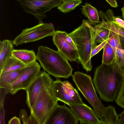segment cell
<instances>
[{
  "label": "cell",
  "instance_id": "cell-29",
  "mask_svg": "<svg viewBox=\"0 0 124 124\" xmlns=\"http://www.w3.org/2000/svg\"><path fill=\"white\" fill-rule=\"evenodd\" d=\"M113 20L121 27L124 28V21L121 18L120 16H114Z\"/></svg>",
  "mask_w": 124,
  "mask_h": 124
},
{
  "label": "cell",
  "instance_id": "cell-4",
  "mask_svg": "<svg viewBox=\"0 0 124 124\" xmlns=\"http://www.w3.org/2000/svg\"><path fill=\"white\" fill-rule=\"evenodd\" d=\"M72 76L78 90L92 106L97 116L101 118L104 114L106 107L97 96L91 76L77 71Z\"/></svg>",
  "mask_w": 124,
  "mask_h": 124
},
{
  "label": "cell",
  "instance_id": "cell-3",
  "mask_svg": "<svg viewBox=\"0 0 124 124\" xmlns=\"http://www.w3.org/2000/svg\"><path fill=\"white\" fill-rule=\"evenodd\" d=\"M36 56L44 70L57 79L68 78L72 75L73 69L68 60L58 51L40 46Z\"/></svg>",
  "mask_w": 124,
  "mask_h": 124
},
{
  "label": "cell",
  "instance_id": "cell-27",
  "mask_svg": "<svg viewBox=\"0 0 124 124\" xmlns=\"http://www.w3.org/2000/svg\"><path fill=\"white\" fill-rule=\"evenodd\" d=\"M19 116L23 124H28L29 116H28L27 112L25 109H21Z\"/></svg>",
  "mask_w": 124,
  "mask_h": 124
},
{
  "label": "cell",
  "instance_id": "cell-28",
  "mask_svg": "<svg viewBox=\"0 0 124 124\" xmlns=\"http://www.w3.org/2000/svg\"><path fill=\"white\" fill-rule=\"evenodd\" d=\"M5 111L4 108V104H0V124H5Z\"/></svg>",
  "mask_w": 124,
  "mask_h": 124
},
{
  "label": "cell",
  "instance_id": "cell-5",
  "mask_svg": "<svg viewBox=\"0 0 124 124\" xmlns=\"http://www.w3.org/2000/svg\"><path fill=\"white\" fill-rule=\"evenodd\" d=\"M52 85L42 89L30 110V113L35 117L39 124H46L51 111L58 104L52 92Z\"/></svg>",
  "mask_w": 124,
  "mask_h": 124
},
{
  "label": "cell",
  "instance_id": "cell-12",
  "mask_svg": "<svg viewBox=\"0 0 124 124\" xmlns=\"http://www.w3.org/2000/svg\"><path fill=\"white\" fill-rule=\"evenodd\" d=\"M67 34L64 31H56L53 36V40L58 51L68 60L71 62L76 61L79 58L78 51L76 46L67 40Z\"/></svg>",
  "mask_w": 124,
  "mask_h": 124
},
{
  "label": "cell",
  "instance_id": "cell-6",
  "mask_svg": "<svg viewBox=\"0 0 124 124\" xmlns=\"http://www.w3.org/2000/svg\"><path fill=\"white\" fill-rule=\"evenodd\" d=\"M52 88L53 95L58 101L63 102L69 106L84 103L77 90L68 81H62L57 79L53 81Z\"/></svg>",
  "mask_w": 124,
  "mask_h": 124
},
{
  "label": "cell",
  "instance_id": "cell-15",
  "mask_svg": "<svg viewBox=\"0 0 124 124\" xmlns=\"http://www.w3.org/2000/svg\"><path fill=\"white\" fill-rule=\"evenodd\" d=\"M13 41L5 39L0 41V71L7 59L11 56L14 49Z\"/></svg>",
  "mask_w": 124,
  "mask_h": 124
},
{
  "label": "cell",
  "instance_id": "cell-31",
  "mask_svg": "<svg viewBox=\"0 0 124 124\" xmlns=\"http://www.w3.org/2000/svg\"><path fill=\"white\" fill-rule=\"evenodd\" d=\"M112 7L116 8L118 5L116 0H105Z\"/></svg>",
  "mask_w": 124,
  "mask_h": 124
},
{
  "label": "cell",
  "instance_id": "cell-32",
  "mask_svg": "<svg viewBox=\"0 0 124 124\" xmlns=\"http://www.w3.org/2000/svg\"><path fill=\"white\" fill-rule=\"evenodd\" d=\"M120 124H124V110L119 115Z\"/></svg>",
  "mask_w": 124,
  "mask_h": 124
},
{
  "label": "cell",
  "instance_id": "cell-20",
  "mask_svg": "<svg viewBox=\"0 0 124 124\" xmlns=\"http://www.w3.org/2000/svg\"><path fill=\"white\" fill-rule=\"evenodd\" d=\"M26 66L12 56L9 57L5 62L0 73L15 71L24 68Z\"/></svg>",
  "mask_w": 124,
  "mask_h": 124
},
{
  "label": "cell",
  "instance_id": "cell-16",
  "mask_svg": "<svg viewBox=\"0 0 124 124\" xmlns=\"http://www.w3.org/2000/svg\"><path fill=\"white\" fill-rule=\"evenodd\" d=\"M100 124H120L119 115L113 106L109 105L106 108L103 115L100 118Z\"/></svg>",
  "mask_w": 124,
  "mask_h": 124
},
{
  "label": "cell",
  "instance_id": "cell-24",
  "mask_svg": "<svg viewBox=\"0 0 124 124\" xmlns=\"http://www.w3.org/2000/svg\"><path fill=\"white\" fill-rule=\"evenodd\" d=\"M122 69V80L119 90L115 101L118 105L124 108V67Z\"/></svg>",
  "mask_w": 124,
  "mask_h": 124
},
{
  "label": "cell",
  "instance_id": "cell-30",
  "mask_svg": "<svg viewBox=\"0 0 124 124\" xmlns=\"http://www.w3.org/2000/svg\"><path fill=\"white\" fill-rule=\"evenodd\" d=\"M8 124H21L20 119L16 116L12 118L8 122Z\"/></svg>",
  "mask_w": 124,
  "mask_h": 124
},
{
  "label": "cell",
  "instance_id": "cell-22",
  "mask_svg": "<svg viewBox=\"0 0 124 124\" xmlns=\"http://www.w3.org/2000/svg\"><path fill=\"white\" fill-rule=\"evenodd\" d=\"M82 2L81 0H63L57 9L63 13H67L74 9Z\"/></svg>",
  "mask_w": 124,
  "mask_h": 124
},
{
  "label": "cell",
  "instance_id": "cell-21",
  "mask_svg": "<svg viewBox=\"0 0 124 124\" xmlns=\"http://www.w3.org/2000/svg\"><path fill=\"white\" fill-rule=\"evenodd\" d=\"M103 48L102 63L109 65L115 62V53L113 49L108 42Z\"/></svg>",
  "mask_w": 124,
  "mask_h": 124
},
{
  "label": "cell",
  "instance_id": "cell-10",
  "mask_svg": "<svg viewBox=\"0 0 124 124\" xmlns=\"http://www.w3.org/2000/svg\"><path fill=\"white\" fill-rule=\"evenodd\" d=\"M53 81L49 74L42 71L27 89L26 103L30 110L42 89L52 84Z\"/></svg>",
  "mask_w": 124,
  "mask_h": 124
},
{
  "label": "cell",
  "instance_id": "cell-1",
  "mask_svg": "<svg viewBox=\"0 0 124 124\" xmlns=\"http://www.w3.org/2000/svg\"><path fill=\"white\" fill-rule=\"evenodd\" d=\"M122 70L115 62L102 63L95 69L92 82L100 99L107 102L116 99L122 80Z\"/></svg>",
  "mask_w": 124,
  "mask_h": 124
},
{
  "label": "cell",
  "instance_id": "cell-9",
  "mask_svg": "<svg viewBox=\"0 0 124 124\" xmlns=\"http://www.w3.org/2000/svg\"><path fill=\"white\" fill-rule=\"evenodd\" d=\"M41 67L36 61L26 65L18 78L5 88L8 93L15 94L21 90H26L41 72Z\"/></svg>",
  "mask_w": 124,
  "mask_h": 124
},
{
  "label": "cell",
  "instance_id": "cell-33",
  "mask_svg": "<svg viewBox=\"0 0 124 124\" xmlns=\"http://www.w3.org/2000/svg\"><path fill=\"white\" fill-rule=\"evenodd\" d=\"M120 39L122 46L124 47V37L120 35Z\"/></svg>",
  "mask_w": 124,
  "mask_h": 124
},
{
  "label": "cell",
  "instance_id": "cell-18",
  "mask_svg": "<svg viewBox=\"0 0 124 124\" xmlns=\"http://www.w3.org/2000/svg\"><path fill=\"white\" fill-rule=\"evenodd\" d=\"M81 6L80 9L82 14L89 19L92 24L100 22L99 15L96 8L87 2Z\"/></svg>",
  "mask_w": 124,
  "mask_h": 124
},
{
  "label": "cell",
  "instance_id": "cell-13",
  "mask_svg": "<svg viewBox=\"0 0 124 124\" xmlns=\"http://www.w3.org/2000/svg\"><path fill=\"white\" fill-rule=\"evenodd\" d=\"M81 124H100V120L94 111L84 103L69 106Z\"/></svg>",
  "mask_w": 124,
  "mask_h": 124
},
{
  "label": "cell",
  "instance_id": "cell-14",
  "mask_svg": "<svg viewBox=\"0 0 124 124\" xmlns=\"http://www.w3.org/2000/svg\"><path fill=\"white\" fill-rule=\"evenodd\" d=\"M11 55L26 66L36 61L37 56L33 50L14 49Z\"/></svg>",
  "mask_w": 124,
  "mask_h": 124
},
{
  "label": "cell",
  "instance_id": "cell-2",
  "mask_svg": "<svg viewBox=\"0 0 124 124\" xmlns=\"http://www.w3.org/2000/svg\"><path fill=\"white\" fill-rule=\"evenodd\" d=\"M89 21L83 20L81 25L68 35L76 46L79 56L78 60L87 72L92 68L91 52L97 46L93 37V26Z\"/></svg>",
  "mask_w": 124,
  "mask_h": 124
},
{
  "label": "cell",
  "instance_id": "cell-35",
  "mask_svg": "<svg viewBox=\"0 0 124 124\" xmlns=\"http://www.w3.org/2000/svg\"><path fill=\"white\" fill-rule=\"evenodd\" d=\"M122 51L123 53L124 54V49H122Z\"/></svg>",
  "mask_w": 124,
  "mask_h": 124
},
{
  "label": "cell",
  "instance_id": "cell-26",
  "mask_svg": "<svg viewBox=\"0 0 124 124\" xmlns=\"http://www.w3.org/2000/svg\"><path fill=\"white\" fill-rule=\"evenodd\" d=\"M108 38L98 45L96 46L92 51L91 54V58L99 52L103 48L106 44L108 42Z\"/></svg>",
  "mask_w": 124,
  "mask_h": 124
},
{
  "label": "cell",
  "instance_id": "cell-7",
  "mask_svg": "<svg viewBox=\"0 0 124 124\" xmlns=\"http://www.w3.org/2000/svg\"><path fill=\"white\" fill-rule=\"evenodd\" d=\"M55 31L54 27L48 23H39L32 27L23 30L13 41L16 46L34 42L46 37L53 36Z\"/></svg>",
  "mask_w": 124,
  "mask_h": 124
},
{
  "label": "cell",
  "instance_id": "cell-25",
  "mask_svg": "<svg viewBox=\"0 0 124 124\" xmlns=\"http://www.w3.org/2000/svg\"><path fill=\"white\" fill-rule=\"evenodd\" d=\"M122 49L120 48L117 49L115 60V62L121 68L124 67V54L122 51Z\"/></svg>",
  "mask_w": 124,
  "mask_h": 124
},
{
  "label": "cell",
  "instance_id": "cell-8",
  "mask_svg": "<svg viewBox=\"0 0 124 124\" xmlns=\"http://www.w3.org/2000/svg\"><path fill=\"white\" fill-rule=\"evenodd\" d=\"M26 12L31 14L38 19L39 23L46 16V13L58 7L63 0H15Z\"/></svg>",
  "mask_w": 124,
  "mask_h": 124
},
{
  "label": "cell",
  "instance_id": "cell-17",
  "mask_svg": "<svg viewBox=\"0 0 124 124\" xmlns=\"http://www.w3.org/2000/svg\"><path fill=\"white\" fill-rule=\"evenodd\" d=\"M24 68L0 73V88H6L13 83L22 73Z\"/></svg>",
  "mask_w": 124,
  "mask_h": 124
},
{
  "label": "cell",
  "instance_id": "cell-19",
  "mask_svg": "<svg viewBox=\"0 0 124 124\" xmlns=\"http://www.w3.org/2000/svg\"><path fill=\"white\" fill-rule=\"evenodd\" d=\"M93 37L94 43H101L108 39L110 31L103 27L100 23L93 27Z\"/></svg>",
  "mask_w": 124,
  "mask_h": 124
},
{
  "label": "cell",
  "instance_id": "cell-34",
  "mask_svg": "<svg viewBox=\"0 0 124 124\" xmlns=\"http://www.w3.org/2000/svg\"><path fill=\"white\" fill-rule=\"evenodd\" d=\"M122 12V16L124 20V6L121 9Z\"/></svg>",
  "mask_w": 124,
  "mask_h": 124
},
{
  "label": "cell",
  "instance_id": "cell-23",
  "mask_svg": "<svg viewBox=\"0 0 124 124\" xmlns=\"http://www.w3.org/2000/svg\"><path fill=\"white\" fill-rule=\"evenodd\" d=\"M108 42L113 49L115 55L118 48L123 49L120 43V35L115 32L110 31Z\"/></svg>",
  "mask_w": 124,
  "mask_h": 124
},
{
  "label": "cell",
  "instance_id": "cell-11",
  "mask_svg": "<svg viewBox=\"0 0 124 124\" xmlns=\"http://www.w3.org/2000/svg\"><path fill=\"white\" fill-rule=\"evenodd\" d=\"M79 120L71 109L65 104H57L51 111L46 124H77Z\"/></svg>",
  "mask_w": 124,
  "mask_h": 124
}]
</instances>
